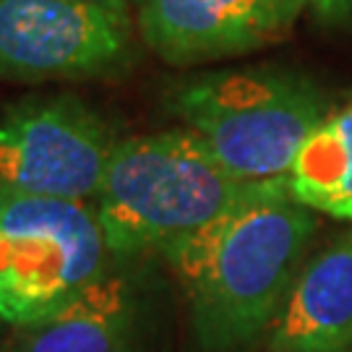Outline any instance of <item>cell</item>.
<instances>
[{
    "label": "cell",
    "mask_w": 352,
    "mask_h": 352,
    "mask_svg": "<svg viewBox=\"0 0 352 352\" xmlns=\"http://www.w3.org/2000/svg\"><path fill=\"white\" fill-rule=\"evenodd\" d=\"M316 230V212L279 177L160 253L186 295L190 334L204 352H238L269 331Z\"/></svg>",
    "instance_id": "6da1fadb"
},
{
    "label": "cell",
    "mask_w": 352,
    "mask_h": 352,
    "mask_svg": "<svg viewBox=\"0 0 352 352\" xmlns=\"http://www.w3.org/2000/svg\"><path fill=\"white\" fill-rule=\"evenodd\" d=\"M264 183L232 177L177 128L118 139L91 204L113 258H141L199 232Z\"/></svg>",
    "instance_id": "7a4b0ae2"
},
{
    "label": "cell",
    "mask_w": 352,
    "mask_h": 352,
    "mask_svg": "<svg viewBox=\"0 0 352 352\" xmlns=\"http://www.w3.org/2000/svg\"><path fill=\"white\" fill-rule=\"evenodd\" d=\"M170 113L225 173L243 183H264L287 177L305 139L334 110L311 76L253 65L177 81Z\"/></svg>",
    "instance_id": "3957f363"
},
{
    "label": "cell",
    "mask_w": 352,
    "mask_h": 352,
    "mask_svg": "<svg viewBox=\"0 0 352 352\" xmlns=\"http://www.w3.org/2000/svg\"><path fill=\"white\" fill-rule=\"evenodd\" d=\"M91 201L0 193V321L29 329L113 266Z\"/></svg>",
    "instance_id": "277c9868"
},
{
    "label": "cell",
    "mask_w": 352,
    "mask_h": 352,
    "mask_svg": "<svg viewBox=\"0 0 352 352\" xmlns=\"http://www.w3.org/2000/svg\"><path fill=\"white\" fill-rule=\"evenodd\" d=\"M118 139L74 94H29L0 110V193L94 201Z\"/></svg>",
    "instance_id": "5b68a950"
},
{
    "label": "cell",
    "mask_w": 352,
    "mask_h": 352,
    "mask_svg": "<svg viewBox=\"0 0 352 352\" xmlns=\"http://www.w3.org/2000/svg\"><path fill=\"white\" fill-rule=\"evenodd\" d=\"M133 42L131 11L81 0H0V76L78 81L113 74Z\"/></svg>",
    "instance_id": "8992f818"
},
{
    "label": "cell",
    "mask_w": 352,
    "mask_h": 352,
    "mask_svg": "<svg viewBox=\"0 0 352 352\" xmlns=\"http://www.w3.org/2000/svg\"><path fill=\"white\" fill-rule=\"evenodd\" d=\"M298 16L292 0H141L139 32L167 63L201 65L261 50Z\"/></svg>",
    "instance_id": "52a82bcc"
},
{
    "label": "cell",
    "mask_w": 352,
    "mask_h": 352,
    "mask_svg": "<svg viewBox=\"0 0 352 352\" xmlns=\"http://www.w3.org/2000/svg\"><path fill=\"white\" fill-rule=\"evenodd\" d=\"M151 292L139 258H115L78 298L29 329H13L0 352H146Z\"/></svg>",
    "instance_id": "ba28073f"
},
{
    "label": "cell",
    "mask_w": 352,
    "mask_h": 352,
    "mask_svg": "<svg viewBox=\"0 0 352 352\" xmlns=\"http://www.w3.org/2000/svg\"><path fill=\"white\" fill-rule=\"evenodd\" d=\"M352 347V230L308 258L269 327L272 352Z\"/></svg>",
    "instance_id": "9c48e42d"
},
{
    "label": "cell",
    "mask_w": 352,
    "mask_h": 352,
    "mask_svg": "<svg viewBox=\"0 0 352 352\" xmlns=\"http://www.w3.org/2000/svg\"><path fill=\"white\" fill-rule=\"evenodd\" d=\"M287 188L302 206L352 222V100L305 139L287 173Z\"/></svg>",
    "instance_id": "30bf717a"
},
{
    "label": "cell",
    "mask_w": 352,
    "mask_h": 352,
    "mask_svg": "<svg viewBox=\"0 0 352 352\" xmlns=\"http://www.w3.org/2000/svg\"><path fill=\"white\" fill-rule=\"evenodd\" d=\"M300 11H311L329 26H344L352 21V0H292Z\"/></svg>",
    "instance_id": "8fae6325"
},
{
    "label": "cell",
    "mask_w": 352,
    "mask_h": 352,
    "mask_svg": "<svg viewBox=\"0 0 352 352\" xmlns=\"http://www.w3.org/2000/svg\"><path fill=\"white\" fill-rule=\"evenodd\" d=\"M81 3L102 6V8H113V11H131V6H133V3H141V0H81Z\"/></svg>",
    "instance_id": "7c38bea8"
},
{
    "label": "cell",
    "mask_w": 352,
    "mask_h": 352,
    "mask_svg": "<svg viewBox=\"0 0 352 352\" xmlns=\"http://www.w3.org/2000/svg\"><path fill=\"white\" fill-rule=\"evenodd\" d=\"M6 329H8V327H6L3 321H0V347H3V342H6V340H3V334H6Z\"/></svg>",
    "instance_id": "4fadbf2b"
},
{
    "label": "cell",
    "mask_w": 352,
    "mask_h": 352,
    "mask_svg": "<svg viewBox=\"0 0 352 352\" xmlns=\"http://www.w3.org/2000/svg\"><path fill=\"white\" fill-rule=\"evenodd\" d=\"M342 352H350V350H342Z\"/></svg>",
    "instance_id": "5bb4252c"
}]
</instances>
